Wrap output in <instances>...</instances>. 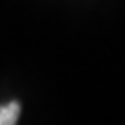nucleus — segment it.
Instances as JSON below:
<instances>
[{"label": "nucleus", "instance_id": "nucleus-1", "mask_svg": "<svg viewBox=\"0 0 125 125\" xmlns=\"http://www.w3.org/2000/svg\"><path fill=\"white\" fill-rule=\"evenodd\" d=\"M20 117V104L16 101L0 106V125H15Z\"/></svg>", "mask_w": 125, "mask_h": 125}]
</instances>
